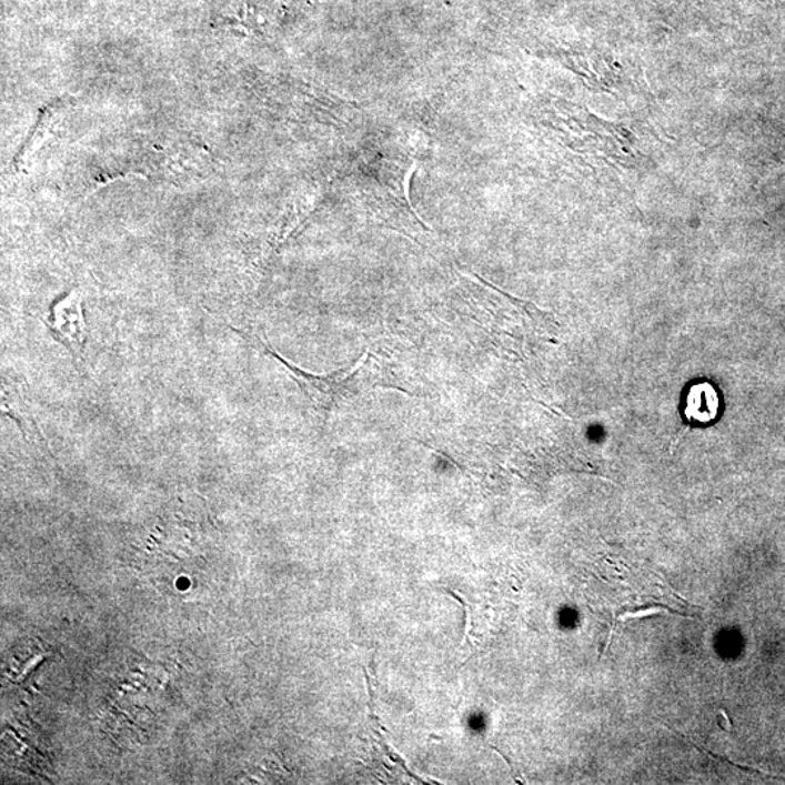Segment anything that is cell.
Here are the masks:
<instances>
[{
    "label": "cell",
    "instance_id": "obj_2",
    "mask_svg": "<svg viewBox=\"0 0 785 785\" xmlns=\"http://www.w3.org/2000/svg\"><path fill=\"white\" fill-rule=\"evenodd\" d=\"M416 163L407 159L375 157L355 173L356 191L366 209L383 223L402 232H425L409 200V182Z\"/></svg>",
    "mask_w": 785,
    "mask_h": 785
},
{
    "label": "cell",
    "instance_id": "obj_4",
    "mask_svg": "<svg viewBox=\"0 0 785 785\" xmlns=\"http://www.w3.org/2000/svg\"><path fill=\"white\" fill-rule=\"evenodd\" d=\"M154 171L171 181L191 180L204 175L210 167V154L204 145L195 141H175L154 150Z\"/></svg>",
    "mask_w": 785,
    "mask_h": 785
},
{
    "label": "cell",
    "instance_id": "obj_1",
    "mask_svg": "<svg viewBox=\"0 0 785 785\" xmlns=\"http://www.w3.org/2000/svg\"><path fill=\"white\" fill-rule=\"evenodd\" d=\"M228 326L243 338L244 341L260 346L265 354L284 366L285 373L302 390L305 402L309 404L310 413L322 427L326 425L329 417L341 403L359 396L366 390L378 388L399 389L397 385L390 383V380L385 378L383 370L380 369L378 356L371 354L370 351L364 352L361 359L350 369L338 370L335 373L329 374H313L290 363L289 360L280 355L270 343L263 341L256 333L242 331V329L234 328L232 324H228Z\"/></svg>",
    "mask_w": 785,
    "mask_h": 785
},
{
    "label": "cell",
    "instance_id": "obj_3",
    "mask_svg": "<svg viewBox=\"0 0 785 785\" xmlns=\"http://www.w3.org/2000/svg\"><path fill=\"white\" fill-rule=\"evenodd\" d=\"M44 324L53 340L63 345L77 363H81L88 342V323L81 290L74 289L61 295L58 302L51 305Z\"/></svg>",
    "mask_w": 785,
    "mask_h": 785
},
{
    "label": "cell",
    "instance_id": "obj_7",
    "mask_svg": "<svg viewBox=\"0 0 785 785\" xmlns=\"http://www.w3.org/2000/svg\"><path fill=\"white\" fill-rule=\"evenodd\" d=\"M60 102H56L50 108L42 110L39 124H37L34 131H32L31 138L28 139L26 143V148H23L21 153L18 154L17 163H27L28 159H30L32 154L40 149V145L44 143L47 138H49V134L46 133H49L51 122L58 120V111L60 110Z\"/></svg>",
    "mask_w": 785,
    "mask_h": 785
},
{
    "label": "cell",
    "instance_id": "obj_6",
    "mask_svg": "<svg viewBox=\"0 0 785 785\" xmlns=\"http://www.w3.org/2000/svg\"><path fill=\"white\" fill-rule=\"evenodd\" d=\"M721 397L713 384H694L685 397L684 417L688 426L707 425L717 420Z\"/></svg>",
    "mask_w": 785,
    "mask_h": 785
},
{
    "label": "cell",
    "instance_id": "obj_5",
    "mask_svg": "<svg viewBox=\"0 0 785 785\" xmlns=\"http://www.w3.org/2000/svg\"><path fill=\"white\" fill-rule=\"evenodd\" d=\"M2 409L7 416L17 423L22 432L23 439L32 444L42 445L47 449V441L42 435L41 427L37 423L34 413L26 396H23L18 383L3 378L2 382Z\"/></svg>",
    "mask_w": 785,
    "mask_h": 785
}]
</instances>
